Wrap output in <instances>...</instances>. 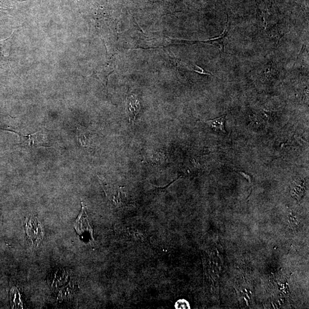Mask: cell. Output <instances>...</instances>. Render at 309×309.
<instances>
[{
    "label": "cell",
    "mask_w": 309,
    "mask_h": 309,
    "mask_svg": "<svg viewBox=\"0 0 309 309\" xmlns=\"http://www.w3.org/2000/svg\"><path fill=\"white\" fill-rule=\"evenodd\" d=\"M305 183L303 181L297 182L294 183V185L293 187L292 193L293 196L298 197H301L302 196H303V193L305 191Z\"/></svg>",
    "instance_id": "8992f818"
},
{
    "label": "cell",
    "mask_w": 309,
    "mask_h": 309,
    "mask_svg": "<svg viewBox=\"0 0 309 309\" xmlns=\"http://www.w3.org/2000/svg\"><path fill=\"white\" fill-rule=\"evenodd\" d=\"M82 211L75 222L74 227L76 232L82 239L91 241L93 239V228L86 212V207L82 202Z\"/></svg>",
    "instance_id": "7a4b0ae2"
},
{
    "label": "cell",
    "mask_w": 309,
    "mask_h": 309,
    "mask_svg": "<svg viewBox=\"0 0 309 309\" xmlns=\"http://www.w3.org/2000/svg\"><path fill=\"white\" fill-rule=\"evenodd\" d=\"M25 227L28 237L34 246L39 245L44 237L42 225L36 217H28L25 221Z\"/></svg>",
    "instance_id": "6da1fadb"
},
{
    "label": "cell",
    "mask_w": 309,
    "mask_h": 309,
    "mask_svg": "<svg viewBox=\"0 0 309 309\" xmlns=\"http://www.w3.org/2000/svg\"><path fill=\"white\" fill-rule=\"evenodd\" d=\"M15 133L18 135L20 144L23 146L30 148L44 146L43 135L40 134V132L29 135Z\"/></svg>",
    "instance_id": "3957f363"
},
{
    "label": "cell",
    "mask_w": 309,
    "mask_h": 309,
    "mask_svg": "<svg viewBox=\"0 0 309 309\" xmlns=\"http://www.w3.org/2000/svg\"><path fill=\"white\" fill-rule=\"evenodd\" d=\"M141 106L140 100L136 96L131 95L128 97L127 102L126 112L129 118L130 124L135 122L136 118L140 112Z\"/></svg>",
    "instance_id": "277c9868"
},
{
    "label": "cell",
    "mask_w": 309,
    "mask_h": 309,
    "mask_svg": "<svg viewBox=\"0 0 309 309\" xmlns=\"http://www.w3.org/2000/svg\"><path fill=\"white\" fill-rule=\"evenodd\" d=\"M225 119H226V115H223L217 119L208 120L206 121V123L215 132L226 134L225 128Z\"/></svg>",
    "instance_id": "5b68a950"
},
{
    "label": "cell",
    "mask_w": 309,
    "mask_h": 309,
    "mask_svg": "<svg viewBox=\"0 0 309 309\" xmlns=\"http://www.w3.org/2000/svg\"><path fill=\"white\" fill-rule=\"evenodd\" d=\"M78 138L82 146L86 147L89 143L88 137L86 132L81 130L78 132Z\"/></svg>",
    "instance_id": "ba28073f"
},
{
    "label": "cell",
    "mask_w": 309,
    "mask_h": 309,
    "mask_svg": "<svg viewBox=\"0 0 309 309\" xmlns=\"http://www.w3.org/2000/svg\"><path fill=\"white\" fill-rule=\"evenodd\" d=\"M11 302L12 306L15 307V308H23V305L22 301H21L20 298V294L19 291L17 289H14L11 291Z\"/></svg>",
    "instance_id": "52a82bcc"
}]
</instances>
